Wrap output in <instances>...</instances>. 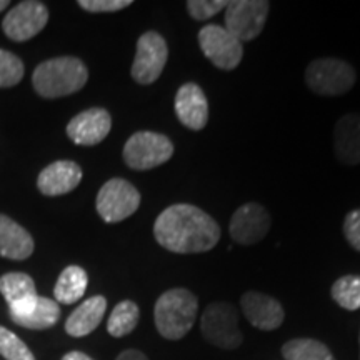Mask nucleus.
Here are the masks:
<instances>
[{
  "instance_id": "nucleus-1",
  "label": "nucleus",
  "mask_w": 360,
  "mask_h": 360,
  "mask_svg": "<svg viewBox=\"0 0 360 360\" xmlns=\"http://www.w3.org/2000/svg\"><path fill=\"white\" fill-rule=\"evenodd\" d=\"M157 244L174 254H202L220 240L217 220L191 204H174L159 214L154 224Z\"/></svg>"
},
{
  "instance_id": "nucleus-2",
  "label": "nucleus",
  "mask_w": 360,
  "mask_h": 360,
  "mask_svg": "<svg viewBox=\"0 0 360 360\" xmlns=\"http://www.w3.org/2000/svg\"><path fill=\"white\" fill-rule=\"evenodd\" d=\"M87 80V67L77 57H57L45 60L32 75L35 92L44 98L72 96L84 89Z\"/></svg>"
},
{
  "instance_id": "nucleus-3",
  "label": "nucleus",
  "mask_w": 360,
  "mask_h": 360,
  "mask_svg": "<svg viewBox=\"0 0 360 360\" xmlns=\"http://www.w3.org/2000/svg\"><path fill=\"white\" fill-rule=\"evenodd\" d=\"M199 312V300L191 290L175 287L157 299L154 321L159 334L167 340L186 337L193 327Z\"/></svg>"
},
{
  "instance_id": "nucleus-4",
  "label": "nucleus",
  "mask_w": 360,
  "mask_h": 360,
  "mask_svg": "<svg viewBox=\"0 0 360 360\" xmlns=\"http://www.w3.org/2000/svg\"><path fill=\"white\" fill-rule=\"evenodd\" d=\"M355 79L354 67L342 58H315L305 70V84L319 96H342L354 87Z\"/></svg>"
},
{
  "instance_id": "nucleus-5",
  "label": "nucleus",
  "mask_w": 360,
  "mask_h": 360,
  "mask_svg": "<svg viewBox=\"0 0 360 360\" xmlns=\"http://www.w3.org/2000/svg\"><path fill=\"white\" fill-rule=\"evenodd\" d=\"M174 155V143L167 135L141 130L130 135L124 146V160L134 170H150Z\"/></svg>"
},
{
  "instance_id": "nucleus-6",
  "label": "nucleus",
  "mask_w": 360,
  "mask_h": 360,
  "mask_svg": "<svg viewBox=\"0 0 360 360\" xmlns=\"http://www.w3.org/2000/svg\"><path fill=\"white\" fill-rule=\"evenodd\" d=\"M270 11L267 0H233L225 7V29L238 42H250L264 30Z\"/></svg>"
},
{
  "instance_id": "nucleus-7",
  "label": "nucleus",
  "mask_w": 360,
  "mask_h": 360,
  "mask_svg": "<svg viewBox=\"0 0 360 360\" xmlns=\"http://www.w3.org/2000/svg\"><path fill=\"white\" fill-rule=\"evenodd\" d=\"M97 212L107 224L122 222L137 212L141 207V193L124 179H110L97 193Z\"/></svg>"
},
{
  "instance_id": "nucleus-8",
  "label": "nucleus",
  "mask_w": 360,
  "mask_h": 360,
  "mask_svg": "<svg viewBox=\"0 0 360 360\" xmlns=\"http://www.w3.org/2000/svg\"><path fill=\"white\" fill-rule=\"evenodd\" d=\"M200 330L210 344L220 349H237L244 340L238 328L237 310L225 302H214L205 309L200 321Z\"/></svg>"
},
{
  "instance_id": "nucleus-9",
  "label": "nucleus",
  "mask_w": 360,
  "mask_h": 360,
  "mask_svg": "<svg viewBox=\"0 0 360 360\" xmlns=\"http://www.w3.org/2000/svg\"><path fill=\"white\" fill-rule=\"evenodd\" d=\"M167 58V42L159 32L150 30V32L142 34L141 39L137 40V52H135L130 75L141 85L154 84L164 72Z\"/></svg>"
},
{
  "instance_id": "nucleus-10",
  "label": "nucleus",
  "mask_w": 360,
  "mask_h": 360,
  "mask_svg": "<svg viewBox=\"0 0 360 360\" xmlns=\"http://www.w3.org/2000/svg\"><path fill=\"white\" fill-rule=\"evenodd\" d=\"M199 45L204 56L220 70H233L244 57L242 42L227 29L217 24H207L199 32Z\"/></svg>"
},
{
  "instance_id": "nucleus-11",
  "label": "nucleus",
  "mask_w": 360,
  "mask_h": 360,
  "mask_svg": "<svg viewBox=\"0 0 360 360\" xmlns=\"http://www.w3.org/2000/svg\"><path fill=\"white\" fill-rule=\"evenodd\" d=\"M49 11L42 2L25 0L7 13L2 29L13 42H25L32 39L47 25Z\"/></svg>"
},
{
  "instance_id": "nucleus-12",
  "label": "nucleus",
  "mask_w": 360,
  "mask_h": 360,
  "mask_svg": "<svg viewBox=\"0 0 360 360\" xmlns=\"http://www.w3.org/2000/svg\"><path fill=\"white\" fill-rule=\"evenodd\" d=\"M8 314H11V321L17 326L32 328V330H45L58 322L60 305L56 300L37 294L8 305Z\"/></svg>"
},
{
  "instance_id": "nucleus-13",
  "label": "nucleus",
  "mask_w": 360,
  "mask_h": 360,
  "mask_svg": "<svg viewBox=\"0 0 360 360\" xmlns=\"http://www.w3.org/2000/svg\"><path fill=\"white\" fill-rule=\"evenodd\" d=\"M270 215L264 205L244 204L233 212L229 232L231 237L240 245H254L262 240L270 231Z\"/></svg>"
},
{
  "instance_id": "nucleus-14",
  "label": "nucleus",
  "mask_w": 360,
  "mask_h": 360,
  "mask_svg": "<svg viewBox=\"0 0 360 360\" xmlns=\"http://www.w3.org/2000/svg\"><path fill=\"white\" fill-rule=\"evenodd\" d=\"M110 114L102 107H94L75 115L67 125V135L77 146L92 147L101 143L110 134Z\"/></svg>"
},
{
  "instance_id": "nucleus-15",
  "label": "nucleus",
  "mask_w": 360,
  "mask_h": 360,
  "mask_svg": "<svg viewBox=\"0 0 360 360\" xmlns=\"http://www.w3.org/2000/svg\"><path fill=\"white\" fill-rule=\"evenodd\" d=\"M175 114L184 127L202 130L209 122V102L199 85L193 82L184 84L175 94Z\"/></svg>"
},
{
  "instance_id": "nucleus-16",
  "label": "nucleus",
  "mask_w": 360,
  "mask_h": 360,
  "mask_svg": "<svg viewBox=\"0 0 360 360\" xmlns=\"http://www.w3.org/2000/svg\"><path fill=\"white\" fill-rule=\"evenodd\" d=\"M240 305L247 321L260 330H276L285 319L281 302L262 292H245Z\"/></svg>"
},
{
  "instance_id": "nucleus-17",
  "label": "nucleus",
  "mask_w": 360,
  "mask_h": 360,
  "mask_svg": "<svg viewBox=\"0 0 360 360\" xmlns=\"http://www.w3.org/2000/svg\"><path fill=\"white\" fill-rule=\"evenodd\" d=\"M82 180V169L72 160H57L39 174L37 187L44 195L57 197L74 191Z\"/></svg>"
},
{
  "instance_id": "nucleus-18",
  "label": "nucleus",
  "mask_w": 360,
  "mask_h": 360,
  "mask_svg": "<svg viewBox=\"0 0 360 360\" xmlns=\"http://www.w3.org/2000/svg\"><path fill=\"white\" fill-rule=\"evenodd\" d=\"M334 148L344 165L360 164V114L340 117L334 130Z\"/></svg>"
},
{
  "instance_id": "nucleus-19",
  "label": "nucleus",
  "mask_w": 360,
  "mask_h": 360,
  "mask_svg": "<svg viewBox=\"0 0 360 360\" xmlns=\"http://www.w3.org/2000/svg\"><path fill=\"white\" fill-rule=\"evenodd\" d=\"M34 238L22 225L0 214V255L11 260H25L34 254Z\"/></svg>"
},
{
  "instance_id": "nucleus-20",
  "label": "nucleus",
  "mask_w": 360,
  "mask_h": 360,
  "mask_svg": "<svg viewBox=\"0 0 360 360\" xmlns=\"http://www.w3.org/2000/svg\"><path fill=\"white\" fill-rule=\"evenodd\" d=\"M107 310V300L102 295H94L84 300L77 309L69 315L65 322V332L70 337H85L92 334L101 326Z\"/></svg>"
},
{
  "instance_id": "nucleus-21",
  "label": "nucleus",
  "mask_w": 360,
  "mask_h": 360,
  "mask_svg": "<svg viewBox=\"0 0 360 360\" xmlns=\"http://www.w3.org/2000/svg\"><path fill=\"white\" fill-rule=\"evenodd\" d=\"M89 277L87 272L79 265H69L62 270V274L57 278L56 287H53V297L58 304H75L80 300L87 290Z\"/></svg>"
},
{
  "instance_id": "nucleus-22",
  "label": "nucleus",
  "mask_w": 360,
  "mask_h": 360,
  "mask_svg": "<svg viewBox=\"0 0 360 360\" xmlns=\"http://www.w3.org/2000/svg\"><path fill=\"white\" fill-rule=\"evenodd\" d=\"M285 360H335L326 344L315 339H292L283 344Z\"/></svg>"
},
{
  "instance_id": "nucleus-23",
  "label": "nucleus",
  "mask_w": 360,
  "mask_h": 360,
  "mask_svg": "<svg viewBox=\"0 0 360 360\" xmlns=\"http://www.w3.org/2000/svg\"><path fill=\"white\" fill-rule=\"evenodd\" d=\"M139 317H141V310H139L137 304L132 300H124L112 310L109 322H107V332L112 337L129 335L137 327Z\"/></svg>"
},
{
  "instance_id": "nucleus-24",
  "label": "nucleus",
  "mask_w": 360,
  "mask_h": 360,
  "mask_svg": "<svg viewBox=\"0 0 360 360\" xmlns=\"http://www.w3.org/2000/svg\"><path fill=\"white\" fill-rule=\"evenodd\" d=\"M0 294L11 305L30 295H37V289H35V282L30 276L22 272H11L0 277Z\"/></svg>"
},
{
  "instance_id": "nucleus-25",
  "label": "nucleus",
  "mask_w": 360,
  "mask_h": 360,
  "mask_svg": "<svg viewBox=\"0 0 360 360\" xmlns=\"http://www.w3.org/2000/svg\"><path fill=\"white\" fill-rule=\"evenodd\" d=\"M332 299L345 310L360 309V276H344L332 285Z\"/></svg>"
},
{
  "instance_id": "nucleus-26",
  "label": "nucleus",
  "mask_w": 360,
  "mask_h": 360,
  "mask_svg": "<svg viewBox=\"0 0 360 360\" xmlns=\"http://www.w3.org/2000/svg\"><path fill=\"white\" fill-rule=\"evenodd\" d=\"M0 355L6 360H37L19 335L2 326H0Z\"/></svg>"
},
{
  "instance_id": "nucleus-27",
  "label": "nucleus",
  "mask_w": 360,
  "mask_h": 360,
  "mask_svg": "<svg viewBox=\"0 0 360 360\" xmlns=\"http://www.w3.org/2000/svg\"><path fill=\"white\" fill-rule=\"evenodd\" d=\"M24 77V64L12 52L0 49V89L13 87Z\"/></svg>"
},
{
  "instance_id": "nucleus-28",
  "label": "nucleus",
  "mask_w": 360,
  "mask_h": 360,
  "mask_svg": "<svg viewBox=\"0 0 360 360\" xmlns=\"http://www.w3.org/2000/svg\"><path fill=\"white\" fill-rule=\"evenodd\" d=\"M225 0H188L187 12L193 20H209L227 7Z\"/></svg>"
},
{
  "instance_id": "nucleus-29",
  "label": "nucleus",
  "mask_w": 360,
  "mask_h": 360,
  "mask_svg": "<svg viewBox=\"0 0 360 360\" xmlns=\"http://www.w3.org/2000/svg\"><path fill=\"white\" fill-rule=\"evenodd\" d=\"M132 6V0H80L79 7L92 13L119 12Z\"/></svg>"
},
{
  "instance_id": "nucleus-30",
  "label": "nucleus",
  "mask_w": 360,
  "mask_h": 360,
  "mask_svg": "<svg viewBox=\"0 0 360 360\" xmlns=\"http://www.w3.org/2000/svg\"><path fill=\"white\" fill-rule=\"evenodd\" d=\"M344 236L350 247L360 252V209H355L345 215Z\"/></svg>"
},
{
  "instance_id": "nucleus-31",
  "label": "nucleus",
  "mask_w": 360,
  "mask_h": 360,
  "mask_svg": "<svg viewBox=\"0 0 360 360\" xmlns=\"http://www.w3.org/2000/svg\"><path fill=\"white\" fill-rule=\"evenodd\" d=\"M115 360H148L146 357V354H142L141 350H124L122 354L119 355Z\"/></svg>"
},
{
  "instance_id": "nucleus-32",
  "label": "nucleus",
  "mask_w": 360,
  "mask_h": 360,
  "mask_svg": "<svg viewBox=\"0 0 360 360\" xmlns=\"http://www.w3.org/2000/svg\"><path fill=\"white\" fill-rule=\"evenodd\" d=\"M62 360H94V359H92V357H89L87 354L79 352V350H74V352L65 354L64 357H62Z\"/></svg>"
},
{
  "instance_id": "nucleus-33",
  "label": "nucleus",
  "mask_w": 360,
  "mask_h": 360,
  "mask_svg": "<svg viewBox=\"0 0 360 360\" xmlns=\"http://www.w3.org/2000/svg\"><path fill=\"white\" fill-rule=\"evenodd\" d=\"M8 6H11V2H8V0H0V12H2L4 8L8 7Z\"/></svg>"
}]
</instances>
